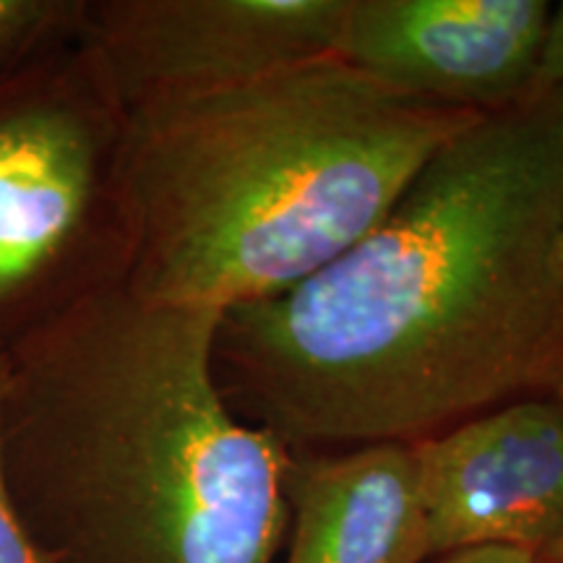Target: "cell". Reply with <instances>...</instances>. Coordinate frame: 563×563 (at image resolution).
<instances>
[{"instance_id": "1", "label": "cell", "mask_w": 563, "mask_h": 563, "mask_svg": "<svg viewBox=\"0 0 563 563\" xmlns=\"http://www.w3.org/2000/svg\"><path fill=\"white\" fill-rule=\"evenodd\" d=\"M563 87L485 112L336 262L222 311L214 378L292 452L415 443L563 371Z\"/></svg>"}, {"instance_id": "2", "label": "cell", "mask_w": 563, "mask_h": 563, "mask_svg": "<svg viewBox=\"0 0 563 563\" xmlns=\"http://www.w3.org/2000/svg\"><path fill=\"white\" fill-rule=\"evenodd\" d=\"M220 311L115 287L9 347L0 460L40 563H277L292 449L214 378Z\"/></svg>"}, {"instance_id": "3", "label": "cell", "mask_w": 563, "mask_h": 563, "mask_svg": "<svg viewBox=\"0 0 563 563\" xmlns=\"http://www.w3.org/2000/svg\"><path fill=\"white\" fill-rule=\"evenodd\" d=\"M481 115L415 100L340 55L133 104L125 287L220 313L287 292L363 241Z\"/></svg>"}, {"instance_id": "4", "label": "cell", "mask_w": 563, "mask_h": 563, "mask_svg": "<svg viewBox=\"0 0 563 563\" xmlns=\"http://www.w3.org/2000/svg\"><path fill=\"white\" fill-rule=\"evenodd\" d=\"M129 108L87 42L0 79V344L131 269Z\"/></svg>"}, {"instance_id": "5", "label": "cell", "mask_w": 563, "mask_h": 563, "mask_svg": "<svg viewBox=\"0 0 563 563\" xmlns=\"http://www.w3.org/2000/svg\"><path fill=\"white\" fill-rule=\"evenodd\" d=\"M347 0H87L81 40L125 108L336 55Z\"/></svg>"}, {"instance_id": "6", "label": "cell", "mask_w": 563, "mask_h": 563, "mask_svg": "<svg viewBox=\"0 0 563 563\" xmlns=\"http://www.w3.org/2000/svg\"><path fill=\"white\" fill-rule=\"evenodd\" d=\"M410 446L426 563L490 545L540 555L563 540V405L551 394Z\"/></svg>"}, {"instance_id": "7", "label": "cell", "mask_w": 563, "mask_h": 563, "mask_svg": "<svg viewBox=\"0 0 563 563\" xmlns=\"http://www.w3.org/2000/svg\"><path fill=\"white\" fill-rule=\"evenodd\" d=\"M545 0H347L336 55L386 87L496 112L532 91Z\"/></svg>"}, {"instance_id": "8", "label": "cell", "mask_w": 563, "mask_h": 563, "mask_svg": "<svg viewBox=\"0 0 563 563\" xmlns=\"http://www.w3.org/2000/svg\"><path fill=\"white\" fill-rule=\"evenodd\" d=\"M277 563H426L410 443L292 452Z\"/></svg>"}, {"instance_id": "9", "label": "cell", "mask_w": 563, "mask_h": 563, "mask_svg": "<svg viewBox=\"0 0 563 563\" xmlns=\"http://www.w3.org/2000/svg\"><path fill=\"white\" fill-rule=\"evenodd\" d=\"M87 0H0V79L84 34Z\"/></svg>"}, {"instance_id": "10", "label": "cell", "mask_w": 563, "mask_h": 563, "mask_svg": "<svg viewBox=\"0 0 563 563\" xmlns=\"http://www.w3.org/2000/svg\"><path fill=\"white\" fill-rule=\"evenodd\" d=\"M5 382H9V347L0 344V426H3ZM0 563H40L11 504L9 485H5L3 475V460H0Z\"/></svg>"}, {"instance_id": "11", "label": "cell", "mask_w": 563, "mask_h": 563, "mask_svg": "<svg viewBox=\"0 0 563 563\" xmlns=\"http://www.w3.org/2000/svg\"><path fill=\"white\" fill-rule=\"evenodd\" d=\"M555 87H563V0L559 5H553L551 19H548L543 51H540L530 95Z\"/></svg>"}, {"instance_id": "12", "label": "cell", "mask_w": 563, "mask_h": 563, "mask_svg": "<svg viewBox=\"0 0 563 563\" xmlns=\"http://www.w3.org/2000/svg\"><path fill=\"white\" fill-rule=\"evenodd\" d=\"M428 563H534V555L517 548H467V551L446 553Z\"/></svg>"}, {"instance_id": "13", "label": "cell", "mask_w": 563, "mask_h": 563, "mask_svg": "<svg viewBox=\"0 0 563 563\" xmlns=\"http://www.w3.org/2000/svg\"><path fill=\"white\" fill-rule=\"evenodd\" d=\"M534 563H563V540L553 543L551 548H545L540 555H534Z\"/></svg>"}, {"instance_id": "14", "label": "cell", "mask_w": 563, "mask_h": 563, "mask_svg": "<svg viewBox=\"0 0 563 563\" xmlns=\"http://www.w3.org/2000/svg\"><path fill=\"white\" fill-rule=\"evenodd\" d=\"M553 262H555V274H559L561 285H563V222L559 230V238H555V253H553Z\"/></svg>"}, {"instance_id": "15", "label": "cell", "mask_w": 563, "mask_h": 563, "mask_svg": "<svg viewBox=\"0 0 563 563\" xmlns=\"http://www.w3.org/2000/svg\"><path fill=\"white\" fill-rule=\"evenodd\" d=\"M551 397H555V399H559V402L563 405V371H561L559 382H555V386H553V394H551Z\"/></svg>"}]
</instances>
